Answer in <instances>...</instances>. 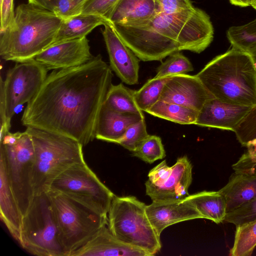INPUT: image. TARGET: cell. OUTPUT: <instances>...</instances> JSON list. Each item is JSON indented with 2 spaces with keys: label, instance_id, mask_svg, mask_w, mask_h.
<instances>
[{
  "label": "cell",
  "instance_id": "1",
  "mask_svg": "<svg viewBox=\"0 0 256 256\" xmlns=\"http://www.w3.org/2000/svg\"><path fill=\"white\" fill-rule=\"evenodd\" d=\"M112 76L110 66L100 54L82 65L53 70L27 103L22 124L86 145L95 138L97 120Z\"/></svg>",
  "mask_w": 256,
  "mask_h": 256
},
{
  "label": "cell",
  "instance_id": "2",
  "mask_svg": "<svg viewBox=\"0 0 256 256\" xmlns=\"http://www.w3.org/2000/svg\"><path fill=\"white\" fill-rule=\"evenodd\" d=\"M112 24L124 43L143 62L160 61L182 50L200 53L214 38L210 16L194 6L170 14L160 12L136 24Z\"/></svg>",
  "mask_w": 256,
  "mask_h": 256
},
{
  "label": "cell",
  "instance_id": "3",
  "mask_svg": "<svg viewBox=\"0 0 256 256\" xmlns=\"http://www.w3.org/2000/svg\"><path fill=\"white\" fill-rule=\"evenodd\" d=\"M63 20L54 13L28 2L20 4L14 22L0 33V56L6 61L34 59L51 46Z\"/></svg>",
  "mask_w": 256,
  "mask_h": 256
},
{
  "label": "cell",
  "instance_id": "4",
  "mask_svg": "<svg viewBox=\"0 0 256 256\" xmlns=\"http://www.w3.org/2000/svg\"><path fill=\"white\" fill-rule=\"evenodd\" d=\"M196 75L214 98L235 104L256 105V68L249 53L232 47Z\"/></svg>",
  "mask_w": 256,
  "mask_h": 256
},
{
  "label": "cell",
  "instance_id": "5",
  "mask_svg": "<svg viewBox=\"0 0 256 256\" xmlns=\"http://www.w3.org/2000/svg\"><path fill=\"white\" fill-rule=\"evenodd\" d=\"M26 131L34 148L33 184L35 196L46 192L62 172L84 161L83 146L70 138L32 127Z\"/></svg>",
  "mask_w": 256,
  "mask_h": 256
},
{
  "label": "cell",
  "instance_id": "6",
  "mask_svg": "<svg viewBox=\"0 0 256 256\" xmlns=\"http://www.w3.org/2000/svg\"><path fill=\"white\" fill-rule=\"evenodd\" d=\"M146 205L134 196H114L108 213V226L122 242L142 250L150 256L162 244L146 212Z\"/></svg>",
  "mask_w": 256,
  "mask_h": 256
},
{
  "label": "cell",
  "instance_id": "7",
  "mask_svg": "<svg viewBox=\"0 0 256 256\" xmlns=\"http://www.w3.org/2000/svg\"><path fill=\"white\" fill-rule=\"evenodd\" d=\"M59 230L66 256L86 244L104 226L108 216H102L64 194L46 192Z\"/></svg>",
  "mask_w": 256,
  "mask_h": 256
},
{
  "label": "cell",
  "instance_id": "8",
  "mask_svg": "<svg viewBox=\"0 0 256 256\" xmlns=\"http://www.w3.org/2000/svg\"><path fill=\"white\" fill-rule=\"evenodd\" d=\"M22 247L38 256H66L59 230L46 192L35 196L24 216Z\"/></svg>",
  "mask_w": 256,
  "mask_h": 256
},
{
  "label": "cell",
  "instance_id": "9",
  "mask_svg": "<svg viewBox=\"0 0 256 256\" xmlns=\"http://www.w3.org/2000/svg\"><path fill=\"white\" fill-rule=\"evenodd\" d=\"M48 190L60 192L106 217L115 196L85 162L72 166L60 174L51 183Z\"/></svg>",
  "mask_w": 256,
  "mask_h": 256
},
{
  "label": "cell",
  "instance_id": "10",
  "mask_svg": "<svg viewBox=\"0 0 256 256\" xmlns=\"http://www.w3.org/2000/svg\"><path fill=\"white\" fill-rule=\"evenodd\" d=\"M34 158L33 142L26 130L20 132L14 144L0 143V161L4 164L10 184L23 216L35 196Z\"/></svg>",
  "mask_w": 256,
  "mask_h": 256
},
{
  "label": "cell",
  "instance_id": "11",
  "mask_svg": "<svg viewBox=\"0 0 256 256\" xmlns=\"http://www.w3.org/2000/svg\"><path fill=\"white\" fill-rule=\"evenodd\" d=\"M48 70L34 58L16 62L8 71L4 80L0 78V96L4 100L6 124L9 128L16 110L36 95L48 76Z\"/></svg>",
  "mask_w": 256,
  "mask_h": 256
},
{
  "label": "cell",
  "instance_id": "12",
  "mask_svg": "<svg viewBox=\"0 0 256 256\" xmlns=\"http://www.w3.org/2000/svg\"><path fill=\"white\" fill-rule=\"evenodd\" d=\"M104 26L102 34L110 68L122 82L129 85L138 84L140 60L122 40L111 23Z\"/></svg>",
  "mask_w": 256,
  "mask_h": 256
},
{
  "label": "cell",
  "instance_id": "13",
  "mask_svg": "<svg viewBox=\"0 0 256 256\" xmlns=\"http://www.w3.org/2000/svg\"><path fill=\"white\" fill-rule=\"evenodd\" d=\"M212 97L196 75L184 74L170 76L160 100L184 106L199 112Z\"/></svg>",
  "mask_w": 256,
  "mask_h": 256
},
{
  "label": "cell",
  "instance_id": "14",
  "mask_svg": "<svg viewBox=\"0 0 256 256\" xmlns=\"http://www.w3.org/2000/svg\"><path fill=\"white\" fill-rule=\"evenodd\" d=\"M94 56L86 37L54 44L34 59L48 70L68 68L82 65Z\"/></svg>",
  "mask_w": 256,
  "mask_h": 256
},
{
  "label": "cell",
  "instance_id": "15",
  "mask_svg": "<svg viewBox=\"0 0 256 256\" xmlns=\"http://www.w3.org/2000/svg\"><path fill=\"white\" fill-rule=\"evenodd\" d=\"M168 179L161 186L145 183L146 194L152 202H180L189 196L188 189L192 184V166L186 156L178 158L172 166Z\"/></svg>",
  "mask_w": 256,
  "mask_h": 256
},
{
  "label": "cell",
  "instance_id": "16",
  "mask_svg": "<svg viewBox=\"0 0 256 256\" xmlns=\"http://www.w3.org/2000/svg\"><path fill=\"white\" fill-rule=\"evenodd\" d=\"M252 107L228 103L212 97L199 111L194 124L234 132Z\"/></svg>",
  "mask_w": 256,
  "mask_h": 256
},
{
  "label": "cell",
  "instance_id": "17",
  "mask_svg": "<svg viewBox=\"0 0 256 256\" xmlns=\"http://www.w3.org/2000/svg\"><path fill=\"white\" fill-rule=\"evenodd\" d=\"M70 256H150L140 248L128 245L115 237L108 224L102 227L84 246Z\"/></svg>",
  "mask_w": 256,
  "mask_h": 256
},
{
  "label": "cell",
  "instance_id": "18",
  "mask_svg": "<svg viewBox=\"0 0 256 256\" xmlns=\"http://www.w3.org/2000/svg\"><path fill=\"white\" fill-rule=\"evenodd\" d=\"M146 212L159 236L167 227L180 222L204 218L196 208L184 200L173 202H152L146 206Z\"/></svg>",
  "mask_w": 256,
  "mask_h": 256
},
{
  "label": "cell",
  "instance_id": "19",
  "mask_svg": "<svg viewBox=\"0 0 256 256\" xmlns=\"http://www.w3.org/2000/svg\"><path fill=\"white\" fill-rule=\"evenodd\" d=\"M144 118V114L118 112L104 104L97 120L95 138L116 144L130 126Z\"/></svg>",
  "mask_w": 256,
  "mask_h": 256
},
{
  "label": "cell",
  "instance_id": "20",
  "mask_svg": "<svg viewBox=\"0 0 256 256\" xmlns=\"http://www.w3.org/2000/svg\"><path fill=\"white\" fill-rule=\"evenodd\" d=\"M0 217L12 236L20 244L23 216L13 194L5 167L0 161Z\"/></svg>",
  "mask_w": 256,
  "mask_h": 256
},
{
  "label": "cell",
  "instance_id": "21",
  "mask_svg": "<svg viewBox=\"0 0 256 256\" xmlns=\"http://www.w3.org/2000/svg\"><path fill=\"white\" fill-rule=\"evenodd\" d=\"M160 12L156 0H118L108 21L113 24L134 25L150 19Z\"/></svg>",
  "mask_w": 256,
  "mask_h": 256
},
{
  "label": "cell",
  "instance_id": "22",
  "mask_svg": "<svg viewBox=\"0 0 256 256\" xmlns=\"http://www.w3.org/2000/svg\"><path fill=\"white\" fill-rule=\"evenodd\" d=\"M218 191L226 198L229 212L256 198V176L234 172Z\"/></svg>",
  "mask_w": 256,
  "mask_h": 256
},
{
  "label": "cell",
  "instance_id": "23",
  "mask_svg": "<svg viewBox=\"0 0 256 256\" xmlns=\"http://www.w3.org/2000/svg\"><path fill=\"white\" fill-rule=\"evenodd\" d=\"M188 202L202 215L204 218L218 224L224 220L227 214L225 197L218 191L204 190L188 196Z\"/></svg>",
  "mask_w": 256,
  "mask_h": 256
},
{
  "label": "cell",
  "instance_id": "24",
  "mask_svg": "<svg viewBox=\"0 0 256 256\" xmlns=\"http://www.w3.org/2000/svg\"><path fill=\"white\" fill-rule=\"evenodd\" d=\"M108 22L96 15L82 14L63 20L52 44L86 37L94 28Z\"/></svg>",
  "mask_w": 256,
  "mask_h": 256
},
{
  "label": "cell",
  "instance_id": "25",
  "mask_svg": "<svg viewBox=\"0 0 256 256\" xmlns=\"http://www.w3.org/2000/svg\"><path fill=\"white\" fill-rule=\"evenodd\" d=\"M160 118L182 124H195L198 112L178 104L159 100L146 112Z\"/></svg>",
  "mask_w": 256,
  "mask_h": 256
},
{
  "label": "cell",
  "instance_id": "26",
  "mask_svg": "<svg viewBox=\"0 0 256 256\" xmlns=\"http://www.w3.org/2000/svg\"><path fill=\"white\" fill-rule=\"evenodd\" d=\"M134 90H131L122 83L110 86L104 104L112 110L122 113L144 114L138 106L134 96Z\"/></svg>",
  "mask_w": 256,
  "mask_h": 256
},
{
  "label": "cell",
  "instance_id": "27",
  "mask_svg": "<svg viewBox=\"0 0 256 256\" xmlns=\"http://www.w3.org/2000/svg\"><path fill=\"white\" fill-rule=\"evenodd\" d=\"M256 248V220L236 226L232 256H250Z\"/></svg>",
  "mask_w": 256,
  "mask_h": 256
},
{
  "label": "cell",
  "instance_id": "28",
  "mask_svg": "<svg viewBox=\"0 0 256 256\" xmlns=\"http://www.w3.org/2000/svg\"><path fill=\"white\" fill-rule=\"evenodd\" d=\"M170 76H154L148 80L140 89L134 90L136 102L142 111L146 112L160 100L164 86Z\"/></svg>",
  "mask_w": 256,
  "mask_h": 256
},
{
  "label": "cell",
  "instance_id": "29",
  "mask_svg": "<svg viewBox=\"0 0 256 256\" xmlns=\"http://www.w3.org/2000/svg\"><path fill=\"white\" fill-rule=\"evenodd\" d=\"M226 36L232 47L250 53L256 48V18L246 24L230 28Z\"/></svg>",
  "mask_w": 256,
  "mask_h": 256
},
{
  "label": "cell",
  "instance_id": "30",
  "mask_svg": "<svg viewBox=\"0 0 256 256\" xmlns=\"http://www.w3.org/2000/svg\"><path fill=\"white\" fill-rule=\"evenodd\" d=\"M86 0H28V2L46 10L63 20L82 14Z\"/></svg>",
  "mask_w": 256,
  "mask_h": 256
},
{
  "label": "cell",
  "instance_id": "31",
  "mask_svg": "<svg viewBox=\"0 0 256 256\" xmlns=\"http://www.w3.org/2000/svg\"><path fill=\"white\" fill-rule=\"evenodd\" d=\"M132 152L133 156L150 164L166 156L162 139L156 135L148 134Z\"/></svg>",
  "mask_w": 256,
  "mask_h": 256
},
{
  "label": "cell",
  "instance_id": "32",
  "mask_svg": "<svg viewBox=\"0 0 256 256\" xmlns=\"http://www.w3.org/2000/svg\"><path fill=\"white\" fill-rule=\"evenodd\" d=\"M190 60L180 52L171 54L157 68L155 77L162 78L184 74L194 70Z\"/></svg>",
  "mask_w": 256,
  "mask_h": 256
},
{
  "label": "cell",
  "instance_id": "33",
  "mask_svg": "<svg viewBox=\"0 0 256 256\" xmlns=\"http://www.w3.org/2000/svg\"><path fill=\"white\" fill-rule=\"evenodd\" d=\"M237 140L244 146L256 140V105L252 106L236 127Z\"/></svg>",
  "mask_w": 256,
  "mask_h": 256
},
{
  "label": "cell",
  "instance_id": "34",
  "mask_svg": "<svg viewBox=\"0 0 256 256\" xmlns=\"http://www.w3.org/2000/svg\"><path fill=\"white\" fill-rule=\"evenodd\" d=\"M148 134L144 118L130 126L116 144L132 152Z\"/></svg>",
  "mask_w": 256,
  "mask_h": 256
},
{
  "label": "cell",
  "instance_id": "35",
  "mask_svg": "<svg viewBox=\"0 0 256 256\" xmlns=\"http://www.w3.org/2000/svg\"><path fill=\"white\" fill-rule=\"evenodd\" d=\"M256 220V198L228 212L225 222L236 226L242 225Z\"/></svg>",
  "mask_w": 256,
  "mask_h": 256
},
{
  "label": "cell",
  "instance_id": "36",
  "mask_svg": "<svg viewBox=\"0 0 256 256\" xmlns=\"http://www.w3.org/2000/svg\"><path fill=\"white\" fill-rule=\"evenodd\" d=\"M118 1V0H86L82 14L96 15L108 21Z\"/></svg>",
  "mask_w": 256,
  "mask_h": 256
},
{
  "label": "cell",
  "instance_id": "37",
  "mask_svg": "<svg viewBox=\"0 0 256 256\" xmlns=\"http://www.w3.org/2000/svg\"><path fill=\"white\" fill-rule=\"evenodd\" d=\"M232 168L234 172L256 176V152L247 150Z\"/></svg>",
  "mask_w": 256,
  "mask_h": 256
},
{
  "label": "cell",
  "instance_id": "38",
  "mask_svg": "<svg viewBox=\"0 0 256 256\" xmlns=\"http://www.w3.org/2000/svg\"><path fill=\"white\" fill-rule=\"evenodd\" d=\"M172 171V166H168L164 160L150 171L147 182L154 186H161L168 179Z\"/></svg>",
  "mask_w": 256,
  "mask_h": 256
},
{
  "label": "cell",
  "instance_id": "39",
  "mask_svg": "<svg viewBox=\"0 0 256 256\" xmlns=\"http://www.w3.org/2000/svg\"><path fill=\"white\" fill-rule=\"evenodd\" d=\"M0 33L5 31L14 22L15 12L14 0H0Z\"/></svg>",
  "mask_w": 256,
  "mask_h": 256
},
{
  "label": "cell",
  "instance_id": "40",
  "mask_svg": "<svg viewBox=\"0 0 256 256\" xmlns=\"http://www.w3.org/2000/svg\"><path fill=\"white\" fill-rule=\"evenodd\" d=\"M162 12L170 14L190 8L194 6L190 0H156Z\"/></svg>",
  "mask_w": 256,
  "mask_h": 256
},
{
  "label": "cell",
  "instance_id": "41",
  "mask_svg": "<svg viewBox=\"0 0 256 256\" xmlns=\"http://www.w3.org/2000/svg\"><path fill=\"white\" fill-rule=\"evenodd\" d=\"M234 6L244 7L250 6L252 0H229Z\"/></svg>",
  "mask_w": 256,
  "mask_h": 256
},
{
  "label": "cell",
  "instance_id": "42",
  "mask_svg": "<svg viewBox=\"0 0 256 256\" xmlns=\"http://www.w3.org/2000/svg\"><path fill=\"white\" fill-rule=\"evenodd\" d=\"M249 54H250V56L252 58L254 64L256 68V48L255 49H254Z\"/></svg>",
  "mask_w": 256,
  "mask_h": 256
},
{
  "label": "cell",
  "instance_id": "43",
  "mask_svg": "<svg viewBox=\"0 0 256 256\" xmlns=\"http://www.w3.org/2000/svg\"><path fill=\"white\" fill-rule=\"evenodd\" d=\"M250 6L256 10V0H252Z\"/></svg>",
  "mask_w": 256,
  "mask_h": 256
}]
</instances>
